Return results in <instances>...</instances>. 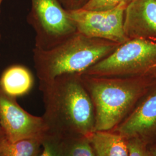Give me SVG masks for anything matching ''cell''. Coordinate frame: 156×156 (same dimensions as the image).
<instances>
[{"mask_svg":"<svg viewBox=\"0 0 156 156\" xmlns=\"http://www.w3.org/2000/svg\"><path fill=\"white\" fill-rule=\"evenodd\" d=\"M127 4L123 2L105 11L81 8L68 13L78 33L90 38L122 44L128 40L124 31V13Z\"/></svg>","mask_w":156,"mask_h":156,"instance_id":"obj_6","label":"cell"},{"mask_svg":"<svg viewBox=\"0 0 156 156\" xmlns=\"http://www.w3.org/2000/svg\"><path fill=\"white\" fill-rule=\"evenodd\" d=\"M156 73V42L128 39L84 74L101 77H131Z\"/></svg>","mask_w":156,"mask_h":156,"instance_id":"obj_4","label":"cell"},{"mask_svg":"<svg viewBox=\"0 0 156 156\" xmlns=\"http://www.w3.org/2000/svg\"><path fill=\"white\" fill-rule=\"evenodd\" d=\"M4 136V134L2 133V129L1 128V126H0V136Z\"/></svg>","mask_w":156,"mask_h":156,"instance_id":"obj_19","label":"cell"},{"mask_svg":"<svg viewBox=\"0 0 156 156\" xmlns=\"http://www.w3.org/2000/svg\"><path fill=\"white\" fill-rule=\"evenodd\" d=\"M128 156H152L148 144L138 138L128 140Z\"/></svg>","mask_w":156,"mask_h":156,"instance_id":"obj_15","label":"cell"},{"mask_svg":"<svg viewBox=\"0 0 156 156\" xmlns=\"http://www.w3.org/2000/svg\"><path fill=\"white\" fill-rule=\"evenodd\" d=\"M0 126L9 142L34 137H44L46 128L42 117L33 115L0 87Z\"/></svg>","mask_w":156,"mask_h":156,"instance_id":"obj_7","label":"cell"},{"mask_svg":"<svg viewBox=\"0 0 156 156\" xmlns=\"http://www.w3.org/2000/svg\"><path fill=\"white\" fill-rule=\"evenodd\" d=\"M3 1H4V0H0V9H1V6L2 4ZM1 33H0V39H1ZM0 55H1V53H0Z\"/></svg>","mask_w":156,"mask_h":156,"instance_id":"obj_20","label":"cell"},{"mask_svg":"<svg viewBox=\"0 0 156 156\" xmlns=\"http://www.w3.org/2000/svg\"><path fill=\"white\" fill-rule=\"evenodd\" d=\"M45 112V136L60 139L71 135L87 138L95 131L94 107L80 73L64 74L39 83Z\"/></svg>","mask_w":156,"mask_h":156,"instance_id":"obj_1","label":"cell"},{"mask_svg":"<svg viewBox=\"0 0 156 156\" xmlns=\"http://www.w3.org/2000/svg\"><path fill=\"white\" fill-rule=\"evenodd\" d=\"M95 156H128V140L112 131H95L88 138Z\"/></svg>","mask_w":156,"mask_h":156,"instance_id":"obj_11","label":"cell"},{"mask_svg":"<svg viewBox=\"0 0 156 156\" xmlns=\"http://www.w3.org/2000/svg\"><path fill=\"white\" fill-rule=\"evenodd\" d=\"M50 138L56 143L58 156H95L89 138L83 135H71L60 139Z\"/></svg>","mask_w":156,"mask_h":156,"instance_id":"obj_13","label":"cell"},{"mask_svg":"<svg viewBox=\"0 0 156 156\" xmlns=\"http://www.w3.org/2000/svg\"><path fill=\"white\" fill-rule=\"evenodd\" d=\"M34 82L32 73L22 65L8 67L0 74V87L6 94L16 98L27 94Z\"/></svg>","mask_w":156,"mask_h":156,"instance_id":"obj_10","label":"cell"},{"mask_svg":"<svg viewBox=\"0 0 156 156\" xmlns=\"http://www.w3.org/2000/svg\"><path fill=\"white\" fill-rule=\"evenodd\" d=\"M148 148L152 156H156V140L149 144Z\"/></svg>","mask_w":156,"mask_h":156,"instance_id":"obj_18","label":"cell"},{"mask_svg":"<svg viewBox=\"0 0 156 156\" xmlns=\"http://www.w3.org/2000/svg\"><path fill=\"white\" fill-rule=\"evenodd\" d=\"M43 150L38 156H58L55 142L50 138L44 136Z\"/></svg>","mask_w":156,"mask_h":156,"instance_id":"obj_16","label":"cell"},{"mask_svg":"<svg viewBox=\"0 0 156 156\" xmlns=\"http://www.w3.org/2000/svg\"><path fill=\"white\" fill-rule=\"evenodd\" d=\"M67 11L81 9L89 0H58Z\"/></svg>","mask_w":156,"mask_h":156,"instance_id":"obj_17","label":"cell"},{"mask_svg":"<svg viewBox=\"0 0 156 156\" xmlns=\"http://www.w3.org/2000/svg\"><path fill=\"white\" fill-rule=\"evenodd\" d=\"M124 31L128 39L156 42V0H132L126 6Z\"/></svg>","mask_w":156,"mask_h":156,"instance_id":"obj_9","label":"cell"},{"mask_svg":"<svg viewBox=\"0 0 156 156\" xmlns=\"http://www.w3.org/2000/svg\"><path fill=\"white\" fill-rule=\"evenodd\" d=\"M132 0H89L82 9L90 11H105L112 9L119 4H128Z\"/></svg>","mask_w":156,"mask_h":156,"instance_id":"obj_14","label":"cell"},{"mask_svg":"<svg viewBox=\"0 0 156 156\" xmlns=\"http://www.w3.org/2000/svg\"><path fill=\"white\" fill-rule=\"evenodd\" d=\"M80 75L93 102L95 131L115 128L156 86V73L131 77Z\"/></svg>","mask_w":156,"mask_h":156,"instance_id":"obj_2","label":"cell"},{"mask_svg":"<svg viewBox=\"0 0 156 156\" xmlns=\"http://www.w3.org/2000/svg\"><path fill=\"white\" fill-rule=\"evenodd\" d=\"M43 140L44 137L39 136L11 142L2 136L0 137V156H38Z\"/></svg>","mask_w":156,"mask_h":156,"instance_id":"obj_12","label":"cell"},{"mask_svg":"<svg viewBox=\"0 0 156 156\" xmlns=\"http://www.w3.org/2000/svg\"><path fill=\"white\" fill-rule=\"evenodd\" d=\"M0 137H1V136H0Z\"/></svg>","mask_w":156,"mask_h":156,"instance_id":"obj_21","label":"cell"},{"mask_svg":"<svg viewBox=\"0 0 156 156\" xmlns=\"http://www.w3.org/2000/svg\"><path fill=\"white\" fill-rule=\"evenodd\" d=\"M113 132L127 140L138 138L151 144L156 140V86L138 102Z\"/></svg>","mask_w":156,"mask_h":156,"instance_id":"obj_8","label":"cell"},{"mask_svg":"<svg viewBox=\"0 0 156 156\" xmlns=\"http://www.w3.org/2000/svg\"><path fill=\"white\" fill-rule=\"evenodd\" d=\"M120 44L90 38L76 32L48 50L33 49L34 66L39 83L68 73H82L109 55Z\"/></svg>","mask_w":156,"mask_h":156,"instance_id":"obj_3","label":"cell"},{"mask_svg":"<svg viewBox=\"0 0 156 156\" xmlns=\"http://www.w3.org/2000/svg\"><path fill=\"white\" fill-rule=\"evenodd\" d=\"M27 22L35 33L34 48L48 50L76 32L75 26L58 0H31Z\"/></svg>","mask_w":156,"mask_h":156,"instance_id":"obj_5","label":"cell"}]
</instances>
